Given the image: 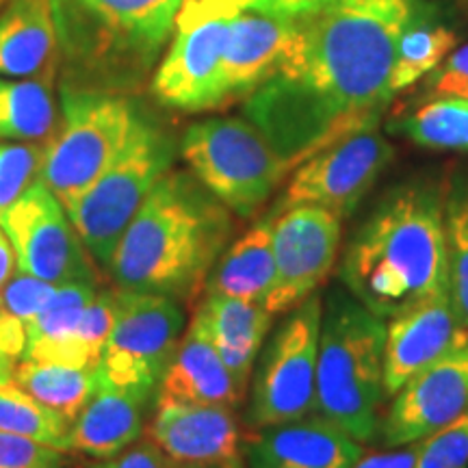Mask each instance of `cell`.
Masks as SVG:
<instances>
[{
    "mask_svg": "<svg viewBox=\"0 0 468 468\" xmlns=\"http://www.w3.org/2000/svg\"><path fill=\"white\" fill-rule=\"evenodd\" d=\"M150 401L104 382L69 427V452L111 460L144 434V414Z\"/></svg>",
    "mask_w": 468,
    "mask_h": 468,
    "instance_id": "603a6c76",
    "label": "cell"
},
{
    "mask_svg": "<svg viewBox=\"0 0 468 468\" xmlns=\"http://www.w3.org/2000/svg\"><path fill=\"white\" fill-rule=\"evenodd\" d=\"M276 278L273 259V213L256 221L243 237L228 245L210 271L207 292L237 297L245 302H265Z\"/></svg>",
    "mask_w": 468,
    "mask_h": 468,
    "instance_id": "cb8c5ba5",
    "label": "cell"
},
{
    "mask_svg": "<svg viewBox=\"0 0 468 468\" xmlns=\"http://www.w3.org/2000/svg\"><path fill=\"white\" fill-rule=\"evenodd\" d=\"M295 35V20L241 7L230 17L221 61L224 104L251 96L282 66Z\"/></svg>",
    "mask_w": 468,
    "mask_h": 468,
    "instance_id": "ac0fdd59",
    "label": "cell"
},
{
    "mask_svg": "<svg viewBox=\"0 0 468 468\" xmlns=\"http://www.w3.org/2000/svg\"><path fill=\"white\" fill-rule=\"evenodd\" d=\"M399 131L423 148L468 152V101L431 98L401 122Z\"/></svg>",
    "mask_w": 468,
    "mask_h": 468,
    "instance_id": "f1b7e54d",
    "label": "cell"
},
{
    "mask_svg": "<svg viewBox=\"0 0 468 468\" xmlns=\"http://www.w3.org/2000/svg\"><path fill=\"white\" fill-rule=\"evenodd\" d=\"M393 156L395 148L378 131V124L345 134L295 167L271 213L313 204L345 219L373 189Z\"/></svg>",
    "mask_w": 468,
    "mask_h": 468,
    "instance_id": "7c38bea8",
    "label": "cell"
},
{
    "mask_svg": "<svg viewBox=\"0 0 468 468\" xmlns=\"http://www.w3.org/2000/svg\"><path fill=\"white\" fill-rule=\"evenodd\" d=\"M14 382L42 401L44 406L66 417L69 423L79 417L101 386V368H79L52 362L20 360Z\"/></svg>",
    "mask_w": 468,
    "mask_h": 468,
    "instance_id": "484cf974",
    "label": "cell"
},
{
    "mask_svg": "<svg viewBox=\"0 0 468 468\" xmlns=\"http://www.w3.org/2000/svg\"><path fill=\"white\" fill-rule=\"evenodd\" d=\"M232 230V213L196 176L169 169L128 224L109 273L117 289L189 303L207 286Z\"/></svg>",
    "mask_w": 468,
    "mask_h": 468,
    "instance_id": "7a4b0ae2",
    "label": "cell"
},
{
    "mask_svg": "<svg viewBox=\"0 0 468 468\" xmlns=\"http://www.w3.org/2000/svg\"><path fill=\"white\" fill-rule=\"evenodd\" d=\"M245 455L250 468H349L365 455V444L314 414L259 430Z\"/></svg>",
    "mask_w": 468,
    "mask_h": 468,
    "instance_id": "d6986e66",
    "label": "cell"
},
{
    "mask_svg": "<svg viewBox=\"0 0 468 468\" xmlns=\"http://www.w3.org/2000/svg\"><path fill=\"white\" fill-rule=\"evenodd\" d=\"M245 0H185L174 42L152 76V93L169 109L200 113L224 104L221 61L228 27Z\"/></svg>",
    "mask_w": 468,
    "mask_h": 468,
    "instance_id": "30bf717a",
    "label": "cell"
},
{
    "mask_svg": "<svg viewBox=\"0 0 468 468\" xmlns=\"http://www.w3.org/2000/svg\"><path fill=\"white\" fill-rule=\"evenodd\" d=\"M449 297L468 325V183H455L444 197Z\"/></svg>",
    "mask_w": 468,
    "mask_h": 468,
    "instance_id": "f546056e",
    "label": "cell"
},
{
    "mask_svg": "<svg viewBox=\"0 0 468 468\" xmlns=\"http://www.w3.org/2000/svg\"><path fill=\"white\" fill-rule=\"evenodd\" d=\"M455 46V33L452 28L427 22L425 17L410 16L406 28L399 35L395 50V66L390 74V91L399 93L414 85L423 76L431 74L441 66L442 58Z\"/></svg>",
    "mask_w": 468,
    "mask_h": 468,
    "instance_id": "4316f807",
    "label": "cell"
},
{
    "mask_svg": "<svg viewBox=\"0 0 468 468\" xmlns=\"http://www.w3.org/2000/svg\"><path fill=\"white\" fill-rule=\"evenodd\" d=\"M44 145L0 142V219L39 178Z\"/></svg>",
    "mask_w": 468,
    "mask_h": 468,
    "instance_id": "4dcf8cb0",
    "label": "cell"
},
{
    "mask_svg": "<svg viewBox=\"0 0 468 468\" xmlns=\"http://www.w3.org/2000/svg\"><path fill=\"white\" fill-rule=\"evenodd\" d=\"M425 91L430 98H466L468 101V46L453 52L442 68L431 72Z\"/></svg>",
    "mask_w": 468,
    "mask_h": 468,
    "instance_id": "e575fe53",
    "label": "cell"
},
{
    "mask_svg": "<svg viewBox=\"0 0 468 468\" xmlns=\"http://www.w3.org/2000/svg\"><path fill=\"white\" fill-rule=\"evenodd\" d=\"M324 302L319 292L286 313L267 336L251 373L245 423L251 430L291 423L314 412Z\"/></svg>",
    "mask_w": 468,
    "mask_h": 468,
    "instance_id": "9c48e42d",
    "label": "cell"
},
{
    "mask_svg": "<svg viewBox=\"0 0 468 468\" xmlns=\"http://www.w3.org/2000/svg\"><path fill=\"white\" fill-rule=\"evenodd\" d=\"M419 458V442L403 444L371 455H360L349 468H414Z\"/></svg>",
    "mask_w": 468,
    "mask_h": 468,
    "instance_id": "8d00e7d4",
    "label": "cell"
},
{
    "mask_svg": "<svg viewBox=\"0 0 468 468\" xmlns=\"http://www.w3.org/2000/svg\"><path fill=\"white\" fill-rule=\"evenodd\" d=\"M150 441L183 468L243 462V434L230 408L161 403L152 419Z\"/></svg>",
    "mask_w": 468,
    "mask_h": 468,
    "instance_id": "e0dca14e",
    "label": "cell"
},
{
    "mask_svg": "<svg viewBox=\"0 0 468 468\" xmlns=\"http://www.w3.org/2000/svg\"><path fill=\"white\" fill-rule=\"evenodd\" d=\"M69 427L66 417L28 395L14 379L0 384V431L69 453Z\"/></svg>",
    "mask_w": 468,
    "mask_h": 468,
    "instance_id": "83f0119b",
    "label": "cell"
},
{
    "mask_svg": "<svg viewBox=\"0 0 468 468\" xmlns=\"http://www.w3.org/2000/svg\"><path fill=\"white\" fill-rule=\"evenodd\" d=\"M386 321L349 291H332L324 308L314 414L362 444L382 427Z\"/></svg>",
    "mask_w": 468,
    "mask_h": 468,
    "instance_id": "5b68a950",
    "label": "cell"
},
{
    "mask_svg": "<svg viewBox=\"0 0 468 468\" xmlns=\"http://www.w3.org/2000/svg\"><path fill=\"white\" fill-rule=\"evenodd\" d=\"M185 0H52L61 87L137 91L172 37Z\"/></svg>",
    "mask_w": 468,
    "mask_h": 468,
    "instance_id": "277c9868",
    "label": "cell"
},
{
    "mask_svg": "<svg viewBox=\"0 0 468 468\" xmlns=\"http://www.w3.org/2000/svg\"><path fill=\"white\" fill-rule=\"evenodd\" d=\"M468 341V325L452 297L427 300L388 319L384 343V388L395 397L410 379Z\"/></svg>",
    "mask_w": 468,
    "mask_h": 468,
    "instance_id": "2e32d148",
    "label": "cell"
},
{
    "mask_svg": "<svg viewBox=\"0 0 468 468\" xmlns=\"http://www.w3.org/2000/svg\"><path fill=\"white\" fill-rule=\"evenodd\" d=\"M325 3H330V0H248L245 7L261 11V14H267V16L295 20V17L306 16L310 11L324 7Z\"/></svg>",
    "mask_w": 468,
    "mask_h": 468,
    "instance_id": "74e56055",
    "label": "cell"
},
{
    "mask_svg": "<svg viewBox=\"0 0 468 468\" xmlns=\"http://www.w3.org/2000/svg\"><path fill=\"white\" fill-rule=\"evenodd\" d=\"M0 228L16 251L17 271L31 273L55 286L96 284L83 241L69 219L68 210L42 178L25 191L11 207Z\"/></svg>",
    "mask_w": 468,
    "mask_h": 468,
    "instance_id": "4fadbf2b",
    "label": "cell"
},
{
    "mask_svg": "<svg viewBox=\"0 0 468 468\" xmlns=\"http://www.w3.org/2000/svg\"><path fill=\"white\" fill-rule=\"evenodd\" d=\"M55 291V284L44 282V280L35 278L31 273L17 271L0 289V310L28 325L37 317V313L46 306V302L50 300Z\"/></svg>",
    "mask_w": 468,
    "mask_h": 468,
    "instance_id": "d6a6232c",
    "label": "cell"
},
{
    "mask_svg": "<svg viewBox=\"0 0 468 468\" xmlns=\"http://www.w3.org/2000/svg\"><path fill=\"white\" fill-rule=\"evenodd\" d=\"M273 314L259 302L207 292L193 321L207 332L241 393L250 386L254 365L271 335Z\"/></svg>",
    "mask_w": 468,
    "mask_h": 468,
    "instance_id": "44dd1931",
    "label": "cell"
},
{
    "mask_svg": "<svg viewBox=\"0 0 468 468\" xmlns=\"http://www.w3.org/2000/svg\"><path fill=\"white\" fill-rule=\"evenodd\" d=\"M52 79L0 76V139L35 144L50 137L58 122Z\"/></svg>",
    "mask_w": 468,
    "mask_h": 468,
    "instance_id": "d4e9b609",
    "label": "cell"
},
{
    "mask_svg": "<svg viewBox=\"0 0 468 468\" xmlns=\"http://www.w3.org/2000/svg\"><path fill=\"white\" fill-rule=\"evenodd\" d=\"M343 219L332 210L302 204L273 215L276 278L262 302L273 317L314 295L336 265Z\"/></svg>",
    "mask_w": 468,
    "mask_h": 468,
    "instance_id": "5bb4252c",
    "label": "cell"
},
{
    "mask_svg": "<svg viewBox=\"0 0 468 468\" xmlns=\"http://www.w3.org/2000/svg\"><path fill=\"white\" fill-rule=\"evenodd\" d=\"M414 468H468V410L449 425L419 441Z\"/></svg>",
    "mask_w": 468,
    "mask_h": 468,
    "instance_id": "1f68e13d",
    "label": "cell"
},
{
    "mask_svg": "<svg viewBox=\"0 0 468 468\" xmlns=\"http://www.w3.org/2000/svg\"><path fill=\"white\" fill-rule=\"evenodd\" d=\"M39 178L69 210L124 150L142 109L131 96L61 87Z\"/></svg>",
    "mask_w": 468,
    "mask_h": 468,
    "instance_id": "8992f818",
    "label": "cell"
},
{
    "mask_svg": "<svg viewBox=\"0 0 468 468\" xmlns=\"http://www.w3.org/2000/svg\"><path fill=\"white\" fill-rule=\"evenodd\" d=\"M468 410V341L419 371L395 395L382 417L386 449L427 438Z\"/></svg>",
    "mask_w": 468,
    "mask_h": 468,
    "instance_id": "9a60e30c",
    "label": "cell"
},
{
    "mask_svg": "<svg viewBox=\"0 0 468 468\" xmlns=\"http://www.w3.org/2000/svg\"><path fill=\"white\" fill-rule=\"evenodd\" d=\"M207 468H245L243 462H232V464H219V466H207Z\"/></svg>",
    "mask_w": 468,
    "mask_h": 468,
    "instance_id": "60d3db41",
    "label": "cell"
},
{
    "mask_svg": "<svg viewBox=\"0 0 468 468\" xmlns=\"http://www.w3.org/2000/svg\"><path fill=\"white\" fill-rule=\"evenodd\" d=\"M0 468H72L68 452L0 431Z\"/></svg>",
    "mask_w": 468,
    "mask_h": 468,
    "instance_id": "836d02e7",
    "label": "cell"
},
{
    "mask_svg": "<svg viewBox=\"0 0 468 468\" xmlns=\"http://www.w3.org/2000/svg\"><path fill=\"white\" fill-rule=\"evenodd\" d=\"M98 468H183L176 464L172 458H167L152 441L134 442L126 452H122L115 458H111Z\"/></svg>",
    "mask_w": 468,
    "mask_h": 468,
    "instance_id": "d590c367",
    "label": "cell"
},
{
    "mask_svg": "<svg viewBox=\"0 0 468 468\" xmlns=\"http://www.w3.org/2000/svg\"><path fill=\"white\" fill-rule=\"evenodd\" d=\"M410 16L412 0H330L295 17L282 66L245 107L292 169L345 134L379 124Z\"/></svg>",
    "mask_w": 468,
    "mask_h": 468,
    "instance_id": "6da1fadb",
    "label": "cell"
},
{
    "mask_svg": "<svg viewBox=\"0 0 468 468\" xmlns=\"http://www.w3.org/2000/svg\"><path fill=\"white\" fill-rule=\"evenodd\" d=\"M57 57L52 0H7L0 11V76L52 79Z\"/></svg>",
    "mask_w": 468,
    "mask_h": 468,
    "instance_id": "7402d4cb",
    "label": "cell"
},
{
    "mask_svg": "<svg viewBox=\"0 0 468 468\" xmlns=\"http://www.w3.org/2000/svg\"><path fill=\"white\" fill-rule=\"evenodd\" d=\"M16 367H17V362L7 358V356L0 351V384H7V382H11V379H14Z\"/></svg>",
    "mask_w": 468,
    "mask_h": 468,
    "instance_id": "ab89813d",
    "label": "cell"
},
{
    "mask_svg": "<svg viewBox=\"0 0 468 468\" xmlns=\"http://www.w3.org/2000/svg\"><path fill=\"white\" fill-rule=\"evenodd\" d=\"M243 397L207 332L191 321L156 390V406L189 403L237 410Z\"/></svg>",
    "mask_w": 468,
    "mask_h": 468,
    "instance_id": "ffe728a7",
    "label": "cell"
},
{
    "mask_svg": "<svg viewBox=\"0 0 468 468\" xmlns=\"http://www.w3.org/2000/svg\"><path fill=\"white\" fill-rule=\"evenodd\" d=\"M115 291V321L101 376L115 388L156 401V390L185 330L183 303L159 292Z\"/></svg>",
    "mask_w": 468,
    "mask_h": 468,
    "instance_id": "8fae6325",
    "label": "cell"
},
{
    "mask_svg": "<svg viewBox=\"0 0 468 468\" xmlns=\"http://www.w3.org/2000/svg\"><path fill=\"white\" fill-rule=\"evenodd\" d=\"M176 142L148 113L98 180L68 210L96 265L109 269L113 251L154 185L172 169Z\"/></svg>",
    "mask_w": 468,
    "mask_h": 468,
    "instance_id": "ba28073f",
    "label": "cell"
},
{
    "mask_svg": "<svg viewBox=\"0 0 468 468\" xmlns=\"http://www.w3.org/2000/svg\"><path fill=\"white\" fill-rule=\"evenodd\" d=\"M341 280L360 303L388 321L449 295L444 197L406 185L384 197L345 250Z\"/></svg>",
    "mask_w": 468,
    "mask_h": 468,
    "instance_id": "3957f363",
    "label": "cell"
},
{
    "mask_svg": "<svg viewBox=\"0 0 468 468\" xmlns=\"http://www.w3.org/2000/svg\"><path fill=\"white\" fill-rule=\"evenodd\" d=\"M180 154L207 189L232 215L259 213L292 165L262 131L243 117H210L186 128Z\"/></svg>",
    "mask_w": 468,
    "mask_h": 468,
    "instance_id": "52a82bcc",
    "label": "cell"
},
{
    "mask_svg": "<svg viewBox=\"0 0 468 468\" xmlns=\"http://www.w3.org/2000/svg\"><path fill=\"white\" fill-rule=\"evenodd\" d=\"M17 269L16 265V251L11 248L7 234H5L3 228H0V289L7 284V280L14 276Z\"/></svg>",
    "mask_w": 468,
    "mask_h": 468,
    "instance_id": "f35d334b",
    "label": "cell"
}]
</instances>
